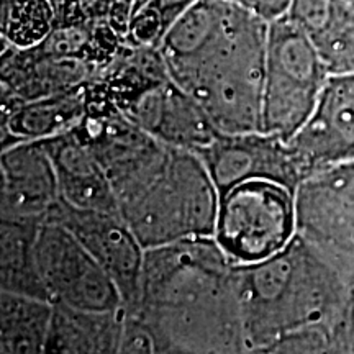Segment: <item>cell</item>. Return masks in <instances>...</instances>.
Wrapping results in <instances>:
<instances>
[{
    "mask_svg": "<svg viewBox=\"0 0 354 354\" xmlns=\"http://www.w3.org/2000/svg\"><path fill=\"white\" fill-rule=\"evenodd\" d=\"M233 269L214 236L149 248L125 313L151 335L154 354L248 353Z\"/></svg>",
    "mask_w": 354,
    "mask_h": 354,
    "instance_id": "obj_1",
    "label": "cell"
},
{
    "mask_svg": "<svg viewBox=\"0 0 354 354\" xmlns=\"http://www.w3.org/2000/svg\"><path fill=\"white\" fill-rule=\"evenodd\" d=\"M268 32V21L233 0H198L159 44L172 81L220 131H263Z\"/></svg>",
    "mask_w": 354,
    "mask_h": 354,
    "instance_id": "obj_2",
    "label": "cell"
},
{
    "mask_svg": "<svg viewBox=\"0 0 354 354\" xmlns=\"http://www.w3.org/2000/svg\"><path fill=\"white\" fill-rule=\"evenodd\" d=\"M248 353H268L294 331L328 326L343 305V266L299 233L284 250L258 263L234 264Z\"/></svg>",
    "mask_w": 354,
    "mask_h": 354,
    "instance_id": "obj_3",
    "label": "cell"
},
{
    "mask_svg": "<svg viewBox=\"0 0 354 354\" xmlns=\"http://www.w3.org/2000/svg\"><path fill=\"white\" fill-rule=\"evenodd\" d=\"M220 194L196 153L171 146L159 174L120 214L145 250L185 238L214 236Z\"/></svg>",
    "mask_w": 354,
    "mask_h": 354,
    "instance_id": "obj_4",
    "label": "cell"
},
{
    "mask_svg": "<svg viewBox=\"0 0 354 354\" xmlns=\"http://www.w3.org/2000/svg\"><path fill=\"white\" fill-rule=\"evenodd\" d=\"M331 76L312 39L289 17L269 24L263 131L290 141L317 107Z\"/></svg>",
    "mask_w": 354,
    "mask_h": 354,
    "instance_id": "obj_5",
    "label": "cell"
},
{
    "mask_svg": "<svg viewBox=\"0 0 354 354\" xmlns=\"http://www.w3.org/2000/svg\"><path fill=\"white\" fill-rule=\"evenodd\" d=\"M295 233V192L287 185L250 179L220 194L214 238L234 264L271 258Z\"/></svg>",
    "mask_w": 354,
    "mask_h": 354,
    "instance_id": "obj_6",
    "label": "cell"
},
{
    "mask_svg": "<svg viewBox=\"0 0 354 354\" xmlns=\"http://www.w3.org/2000/svg\"><path fill=\"white\" fill-rule=\"evenodd\" d=\"M37 261L51 302L86 310H122L120 290L81 241L46 220L37 238Z\"/></svg>",
    "mask_w": 354,
    "mask_h": 354,
    "instance_id": "obj_7",
    "label": "cell"
},
{
    "mask_svg": "<svg viewBox=\"0 0 354 354\" xmlns=\"http://www.w3.org/2000/svg\"><path fill=\"white\" fill-rule=\"evenodd\" d=\"M297 233L342 264H354V159L323 167L295 189Z\"/></svg>",
    "mask_w": 354,
    "mask_h": 354,
    "instance_id": "obj_8",
    "label": "cell"
},
{
    "mask_svg": "<svg viewBox=\"0 0 354 354\" xmlns=\"http://www.w3.org/2000/svg\"><path fill=\"white\" fill-rule=\"evenodd\" d=\"M46 220L63 225L82 243L117 284L123 310H130L138 299L146 250L120 212L79 209L61 197Z\"/></svg>",
    "mask_w": 354,
    "mask_h": 354,
    "instance_id": "obj_9",
    "label": "cell"
},
{
    "mask_svg": "<svg viewBox=\"0 0 354 354\" xmlns=\"http://www.w3.org/2000/svg\"><path fill=\"white\" fill-rule=\"evenodd\" d=\"M218 194L250 179H269L295 192L305 179L289 141L264 131L223 133L197 154Z\"/></svg>",
    "mask_w": 354,
    "mask_h": 354,
    "instance_id": "obj_10",
    "label": "cell"
},
{
    "mask_svg": "<svg viewBox=\"0 0 354 354\" xmlns=\"http://www.w3.org/2000/svg\"><path fill=\"white\" fill-rule=\"evenodd\" d=\"M305 179L354 159V73L331 74L317 107L289 141Z\"/></svg>",
    "mask_w": 354,
    "mask_h": 354,
    "instance_id": "obj_11",
    "label": "cell"
},
{
    "mask_svg": "<svg viewBox=\"0 0 354 354\" xmlns=\"http://www.w3.org/2000/svg\"><path fill=\"white\" fill-rule=\"evenodd\" d=\"M120 112L162 143L196 154L221 133L201 104L172 77L146 88L123 105Z\"/></svg>",
    "mask_w": 354,
    "mask_h": 354,
    "instance_id": "obj_12",
    "label": "cell"
},
{
    "mask_svg": "<svg viewBox=\"0 0 354 354\" xmlns=\"http://www.w3.org/2000/svg\"><path fill=\"white\" fill-rule=\"evenodd\" d=\"M2 218L44 223L61 192L53 161L41 140L21 141L2 149Z\"/></svg>",
    "mask_w": 354,
    "mask_h": 354,
    "instance_id": "obj_13",
    "label": "cell"
},
{
    "mask_svg": "<svg viewBox=\"0 0 354 354\" xmlns=\"http://www.w3.org/2000/svg\"><path fill=\"white\" fill-rule=\"evenodd\" d=\"M95 76V71L84 61L55 55L39 44L15 48L2 43L0 95L33 100L79 87Z\"/></svg>",
    "mask_w": 354,
    "mask_h": 354,
    "instance_id": "obj_14",
    "label": "cell"
},
{
    "mask_svg": "<svg viewBox=\"0 0 354 354\" xmlns=\"http://www.w3.org/2000/svg\"><path fill=\"white\" fill-rule=\"evenodd\" d=\"M87 113V82L82 86L39 97L17 100L0 95V141L2 149L21 141L44 140L71 130Z\"/></svg>",
    "mask_w": 354,
    "mask_h": 354,
    "instance_id": "obj_15",
    "label": "cell"
},
{
    "mask_svg": "<svg viewBox=\"0 0 354 354\" xmlns=\"http://www.w3.org/2000/svg\"><path fill=\"white\" fill-rule=\"evenodd\" d=\"M41 141L55 166L61 197L66 202L79 209L120 212L107 174L74 128Z\"/></svg>",
    "mask_w": 354,
    "mask_h": 354,
    "instance_id": "obj_16",
    "label": "cell"
},
{
    "mask_svg": "<svg viewBox=\"0 0 354 354\" xmlns=\"http://www.w3.org/2000/svg\"><path fill=\"white\" fill-rule=\"evenodd\" d=\"M125 313L122 310H86L55 302L46 353H120Z\"/></svg>",
    "mask_w": 354,
    "mask_h": 354,
    "instance_id": "obj_17",
    "label": "cell"
},
{
    "mask_svg": "<svg viewBox=\"0 0 354 354\" xmlns=\"http://www.w3.org/2000/svg\"><path fill=\"white\" fill-rule=\"evenodd\" d=\"M41 225L0 218V290L51 302L37 261V238Z\"/></svg>",
    "mask_w": 354,
    "mask_h": 354,
    "instance_id": "obj_18",
    "label": "cell"
},
{
    "mask_svg": "<svg viewBox=\"0 0 354 354\" xmlns=\"http://www.w3.org/2000/svg\"><path fill=\"white\" fill-rule=\"evenodd\" d=\"M53 302L0 290V353H46Z\"/></svg>",
    "mask_w": 354,
    "mask_h": 354,
    "instance_id": "obj_19",
    "label": "cell"
},
{
    "mask_svg": "<svg viewBox=\"0 0 354 354\" xmlns=\"http://www.w3.org/2000/svg\"><path fill=\"white\" fill-rule=\"evenodd\" d=\"M55 26L50 0H2L0 38L15 48L41 43Z\"/></svg>",
    "mask_w": 354,
    "mask_h": 354,
    "instance_id": "obj_20",
    "label": "cell"
},
{
    "mask_svg": "<svg viewBox=\"0 0 354 354\" xmlns=\"http://www.w3.org/2000/svg\"><path fill=\"white\" fill-rule=\"evenodd\" d=\"M330 74L354 73V8L338 0L328 19L310 35Z\"/></svg>",
    "mask_w": 354,
    "mask_h": 354,
    "instance_id": "obj_21",
    "label": "cell"
},
{
    "mask_svg": "<svg viewBox=\"0 0 354 354\" xmlns=\"http://www.w3.org/2000/svg\"><path fill=\"white\" fill-rule=\"evenodd\" d=\"M342 266L346 279V289H344L343 305L331 328L333 353L354 354V264Z\"/></svg>",
    "mask_w": 354,
    "mask_h": 354,
    "instance_id": "obj_22",
    "label": "cell"
},
{
    "mask_svg": "<svg viewBox=\"0 0 354 354\" xmlns=\"http://www.w3.org/2000/svg\"><path fill=\"white\" fill-rule=\"evenodd\" d=\"M233 2L271 24L289 13L292 0H233Z\"/></svg>",
    "mask_w": 354,
    "mask_h": 354,
    "instance_id": "obj_23",
    "label": "cell"
},
{
    "mask_svg": "<svg viewBox=\"0 0 354 354\" xmlns=\"http://www.w3.org/2000/svg\"><path fill=\"white\" fill-rule=\"evenodd\" d=\"M197 2L198 0H151L148 6L151 7L154 13L159 17L166 35L167 30H169L171 26Z\"/></svg>",
    "mask_w": 354,
    "mask_h": 354,
    "instance_id": "obj_24",
    "label": "cell"
},
{
    "mask_svg": "<svg viewBox=\"0 0 354 354\" xmlns=\"http://www.w3.org/2000/svg\"><path fill=\"white\" fill-rule=\"evenodd\" d=\"M122 2L127 3V6L130 7L133 17H135V13L138 12V10H141V8H143L145 6H148V3L151 2V0H122Z\"/></svg>",
    "mask_w": 354,
    "mask_h": 354,
    "instance_id": "obj_25",
    "label": "cell"
},
{
    "mask_svg": "<svg viewBox=\"0 0 354 354\" xmlns=\"http://www.w3.org/2000/svg\"><path fill=\"white\" fill-rule=\"evenodd\" d=\"M346 2L349 3V6H351V7L354 8V0H346Z\"/></svg>",
    "mask_w": 354,
    "mask_h": 354,
    "instance_id": "obj_26",
    "label": "cell"
}]
</instances>
